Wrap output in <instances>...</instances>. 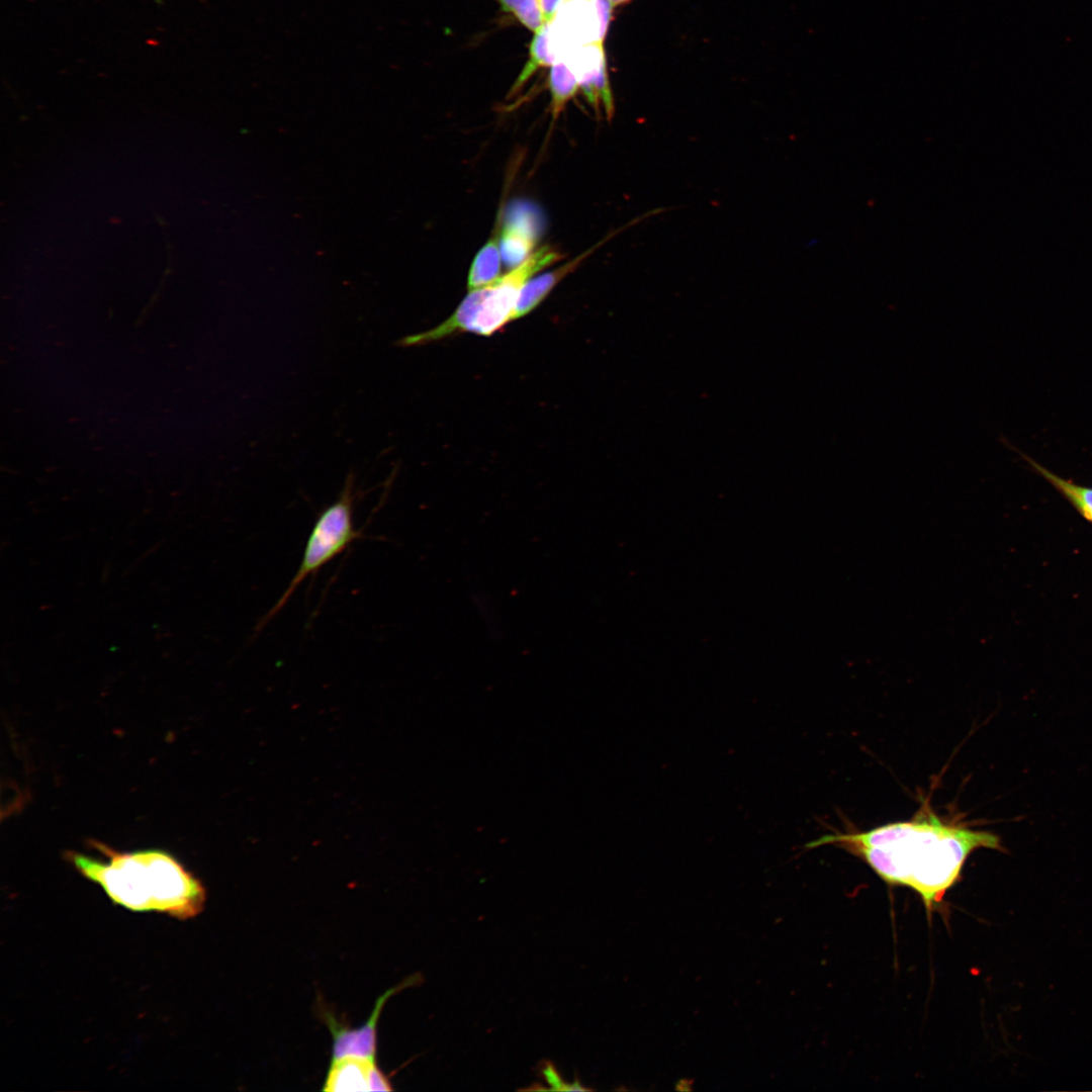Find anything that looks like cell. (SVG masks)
I'll return each instance as SVG.
<instances>
[{"label":"cell","mask_w":1092,"mask_h":1092,"mask_svg":"<svg viewBox=\"0 0 1092 1092\" xmlns=\"http://www.w3.org/2000/svg\"><path fill=\"white\" fill-rule=\"evenodd\" d=\"M502 8L511 12L524 26L537 33L547 23L541 0H496Z\"/></svg>","instance_id":"9a60e30c"},{"label":"cell","mask_w":1092,"mask_h":1092,"mask_svg":"<svg viewBox=\"0 0 1092 1092\" xmlns=\"http://www.w3.org/2000/svg\"><path fill=\"white\" fill-rule=\"evenodd\" d=\"M692 1087H693V1081L692 1080L682 1079L676 1084L675 1089L679 1090V1091H690V1090H692Z\"/></svg>","instance_id":"ac0fdd59"},{"label":"cell","mask_w":1092,"mask_h":1092,"mask_svg":"<svg viewBox=\"0 0 1092 1092\" xmlns=\"http://www.w3.org/2000/svg\"><path fill=\"white\" fill-rule=\"evenodd\" d=\"M374 1059L344 1057L334 1059L323 1087L330 1092L370 1091V1077Z\"/></svg>","instance_id":"30bf717a"},{"label":"cell","mask_w":1092,"mask_h":1092,"mask_svg":"<svg viewBox=\"0 0 1092 1092\" xmlns=\"http://www.w3.org/2000/svg\"><path fill=\"white\" fill-rule=\"evenodd\" d=\"M355 476L350 472L337 499L317 516L306 540L302 557L292 579L276 604L258 624L261 630L286 605L297 587L309 576L363 537L354 524Z\"/></svg>","instance_id":"3957f363"},{"label":"cell","mask_w":1092,"mask_h":1092,"mask_svg":"<svg viewBox=\"0 0 1092 1092\" xmlns=\"http://www.w3.org/2000/svg\"><path fill=\"white\" fill-rule=\"evenodd\" d=\"M422 983L423 977L420 973H417L404 979L400 984L388 989L376 1000L371 1015L365 1024L357 1028L342 1025L333 1013L323 1009L322 1018L333 1037L332 1060L344 1057L374 1059L377 1045V1025L386 1001L403 989L419 986Z\"/></svg>","instance_id":"8992f818"},{"label":"cell","mask_w":1092,"mask_h":1092,"mask_svg":"<svg viewBox=\"0 0 1092 1092\" xmlns=\"http://www.w3.org/2000/svg\"><path fill=\"white\" fill-rule=\"evenodd\" d=\"M499 240L494 237L484 245L472 262L468 275V290H475L495 282L500 276Z\"/></svg>","instance_id":"7c38bea8"},{"label":"cell","mask_w":1092,"mask_h":1092,"mask_svg":"<svg viewBox=\"0 0 1092 1092\" xmlns=\"http://www.w3.org/2000/svg\"><path fill=\"white\" fill-rule=\"evenodd\" d=\"M1030 467L1049 481L1084 518L1092 524V487L1074 483L1050 471L1029 456L1021 454Z\"/></svg>","instance_id":"8fae6325"},{"label":"cell","mask_w":1092,"mask_h":1092,"mask_svg":"<svg viewBox=\"0 0 1092 1092\" xmlns=\"http://www.w3.org/2000/svg\"><path fill=\"white\" fill-rule=\"evenodd\" d=\"M92 844L98 856L68 851L66 858L113 904L180 920L202 912L206 901L203 884L170 852L158 848L118 851L99 841Z\"/></svg>","instance_id":"7a4b0ae2"},{"label":"cell","mask_w":1092,"mask_h":1092,"mask_svg":"<svg viewBox=\"0 0 1092 1092\" xmlns=\"http://www.w3.org/2000/svg\"><path fill=\"white\" fill-rule=\"evenodd\" d=\"M556 61L557 59L549 43V28L547 22L540 31L535 33L530 48L529 61L518 78L515 88L521 87L538 68L552 66Z\"/></svg>","instance_id":"5bb4252c"},{"label":"cell","mask_w":1092,"mask_h":1092,"mask_svg":"<svg viewBox=\"0 0 1092 1092\" xmlns=\"http://www.w3.org/2000/svg\"><path fill=\"white\" fill-rule=\"evenodd\" d=\"M552 115L556 118L566 102L575 94L579 83L574 73L563 59L557 60L549 74Z\"/></svg>","instance_id":"4fadbf2b"},{"label":"cell","mask_w":1092,"mask_h":1092,"mask_svg":"<svg viewBox=\"0 0 1092 1092\" xmlns=\"http://www.w3.org/2000/svg\"><path fill=\"white\" fill-rule=\"evenodd\" d=\"M541 1075L546 1083L549 1085L550 1090L557 1091H589L581 1085L578 1079H575L572 1083H566L562 1080L556 1067L550 1061H544L540 1068Z\"/></svg>","instance_id":"2e32d148"},{"label":"cell","mask_w":1092,"mask_h":1092,"mask_svg":"<svg viewBox=\"0 0 1092 1092\" xmlns=\"http://www.w3.org/2000/svg\"><path fill=\"white\" fill-rule=\"evenodd\" d=\"M536 242V228L527 215L520 214L508 219L499 239L500 255L505 266L513 270L523 264L533 254Z\"/></svg>","instance_id":"9c48e42d"},{"label":"cell","mask_w":1092,"mask_h":1092,"mask_svg":"<svg viewBox=\"0 0 1092 1092\" xmlns=\"http://www.w3.org/2000/svg\"><path fill=\"white\" fill-rule=\"evenodd\" d=\"M628 1H629V0H610L611 4H612L613 6H616V5H620V4L626 3V2H628Z\"/></svg>","instance_id":"d6986e66"},{"label":"cell","mask_w":1092,"mask_h":1092,"mask_svg":"<svg viewBox=\"0 0 1092 1092\" xmlns=\"http://www.w3.org/2000/svg\"><path fill=\"white\" fill-rule=\"evenodd\" d=\"M562 59L567 62L574 73L589 103L597 107L598 103L602 102L607 114L612 116L614 105L602 42L578 47Z\"/></svg>","instance_id":"52a82bcc"},{"label":"cell","mask_w":1092,"mask_h":1092,"mask_svg":"<svg viewBox=\"0 0 1092 1092\" xmlns=\"http://www.w3.org/2000/svg\"><path fill=\"white\" fill-rule=\"evenodd\" d=\"M562 255L549 246L533 253L523 264L489 285L470 332L489 336L514 320V310L521 289L543 268L556 263Z\"/></svg>","instance_id":"277c9868"},{"label":"cell","mask_w":1092,"mask_h":1092,"mask_svg":"<svg viewBox=\"0 0 1092 1092\" xmlns=\"http://www.w3.org/2000/svg\"><path fill=\"white\" fill-rule=\"evenodd\" d=\"M610 0H567L548 22L549 43L557 60L574 49L602 42L607 34Z\"/></svg>","instance_id":"5b68a950"},{"label":"cell","mask_w":1092,"mask_h":1092,"mask_svg":"<svg viewBox=\"0 0 1092 1092\" xmlns=\"http://www.w3.org/2000/svg\"><path fill=\"white\" fill-rule=\"evenodd\" d=\"M567 0H541L544 18L546 22H549L556 14L558 9Z\"/></svg>","instance_id":"e0dca14e"},{"label":"cell","mask_w":1092,"mask_h":1092,"mask_svg":"<svg viewBox=\"0 0 1092 1092\" xmlns=\"http://www.w3.org/2000/svg\"><path fill=\"white\" fill-rule=\"evenodd\" d=\"M600 242L593 249L575 257L571 261L565 264L529 279L520 291L516 307L514 310V320L528 314L532 311L555 287V285L561 281L566 275L574 271V269L588 256L594 250L600 247L606 240Z\"/></svg>","instance_id":"ba28073f"},{"label":"cell","mask_w":1092,"mask_h":1092,"mask_svg":"<svg viewBox=\"0 0 1092 1092\" xmlns=\"http://www.w3.org/2000/svg\"><path fill=\"white\" fill-rule=\"evenodd\" d=\"M828 844L861 858L884 882L911 888L929 911L960 880L971 853L979 848L1006 851L999 835L945 822L930 809L863 832L825 834L804 848Z\"/></svg>","instance_id":"6da1fadb"}]
</instances>
